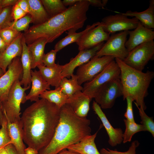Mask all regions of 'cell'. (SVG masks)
<instances>
[{
	"mask_svg": "<svg viewBox=\"0 0 154 154\" xmlns=\"http://www.w3.org/2000/svg\"><path fill=\"white\" fill-rule=\"evenodd\" d=\"M27 1L29 7V11L28 14L31 17V23H33L35 25L41 24L50 18L40 0Z\"/></svg>",
	"mask_w": 154,
	"mask_h": 154,
	"instance_id": "cell-26",
	"label": "cell"
},
{
	"mask_svg": "<svg viewBox=\"0 0 154 154\" xmlns=\"http://www.w3.org/2000/svg\"><path fill=\"white\" fill-rule=\"evenodd\" d=\"M21 33L0 54V68L5 73L12 60L17 57H21L22 52Z\"/></svg>",
	"mask_w": 154,
	"mask_h": 154,
	"instance_id": "cell-17",
	"label": "cell"
},
{
	"mask_svg": "<svg viewBox=\"0 0 154 154\" xmlns=\"http://www.w3.org/2000/svg\"><path fill=\"white\" fill-rule=\"evenodd\" d=\"M31 90L27 95V100L36 102L38 100L40 95L44 91L50 90V85L42 78L38 71L31 70Z\"/></svg>",
	"mask_w": 154,
	"mask_h": 154,
	"instance_id": "cell-20",
	"label": "cell"
},
{
	"mask_svg": "<svg viewBox=\"0 0 154 154\" xmlns=\"http://www.w3.org/2000/svg\"><path fill=\"white\" fill-rule=\"evenodd\" d=\"M7 120L11 144L19 154H25V149L26 147L24 143L21 119H16L11 121Z\"/></svg>",
	"mask_w": 154,
	"mask_h": 154,
	"instance_id": "cell-19",
	"label": "cell"
},
{
	"mask_svg": "<svg viewBox=\"0 0 154 154\" xmlns=\"http://www.w3.org/2000/svg\"><path fill=\"white\" fill-rule=\"evenodd\" d=\"M102 3L104 6H105L107 4L108 0H102Z\"/></svg>",
	"mask_w": 154,
	"mask_h": 154,
	"instance_id": "cell-51",
	"label": "cell"
},
{
	"mask_svg": "<svg viewBox=\"0 0 154 154\" xmlns=\"http://www.w3.org/2000/svg\"><path fill=\"white\" fill-rule=\"evenodd\" d=\"M5 148L9 154H19L12 144L8 145L5 147Z\"/></svg>",
	"mask_w": 154,
	"mask_h": 154,
	"instance_id": "cell-44",
	"label": "cell"
},
{
	"mask_svg": "<svg viewBox=\"0 0 154 154\" xmlns=\"http://www.w3.org/2000/svg\"><path fill=\"white\" fill-rule=\"evenodd\" d=\"M90 5L88 0H80L46 22L33 25L23 33L26 43L29 44L41 38H45L47 43H50L64 32L68 34L76 32L83 27L87 20L86 13Z\"/></svg>",
	"mask_w": 154,
	"mask_h": 154,
	"instance_id": "cell-2",
	"label": "cell"
},
{
	"mask_svg": "<svg viewBox=\"0 0 154 154\" xmlns=\"http://www.w3.org/2000/svg\"><path fill=\"white\" fill-rule=\"evenodd\" d=\"M125 129L123 134V142L125 143L130 142L133 135L138 132L145 131V129L141 124L132 122L126 119H124Z\"/></svg>",
	"mask_w": 154,
	"mask_h": 154,
	"instance_id": "cell-31",
	"label": "cell"
},
{
	"mask_svg": "<svg viewBox=\"0 0 154 154\" xmlns=\"http://www.w3.org/2000/svg\"><path fill=\"white\" fill-rule=\"evenodd\" d=\"M40 1L50 18L62 13L67 8L60 0Z\"/></svg>",
	"mask_w": 154,
	"mask_h": 154,
	"instance_id": "cell-30",
	"label": "cell"
},
{
	"mask_svg": "<svg viewBox=\"0 0 154 154\" xmlns=\"http://www.w3.org/2000/svg\"><path fill=\"white\" fill-rule=\"evenodd\" d=\"M12 6L4 7L0 13V31L9 27L13 21L11 16Z\"/></svg>",
	"mask_w": 154,
	"mask_h": 154,
	"instance_id": "cell-35",
	"label": "cell"
},
{
	"mask_svg": "<svg viewBox=\"0 0 154 154\" xmlns=\"http://www.w3.org/2000/svg\"><path fill=\"white\" fill-rule=\"evenodd\" d=\"M26 44L23 36L22 40V52L21 57L23 74L20 82L21 85L25 88L31 86L32 70L31 57Z\"/></svg>",
	"mask_w": 154,
	"mask_h": 154,
	"instance_id": "cell-23",
	"label": "cell"
},
{
	"mask_svg": "<svg viewBox=\"0 0 154 154\" xmlns=\"http://www.w3.org/2000/svg\"><path fill=\"white\" fill-rule=\"evenodd\" d=\"M0 128V149L5 147L9 144H11L7 126V120L4 115L2 123Z\"/></svg>",
	"mask_w": 154,
	"mask_h": 154,
	"instance_id": "cell-36",
	"label": "cell"
},
{
	"mask_svg": "<svg viewBox=\"0 0 154 154\" xmlns=\"http://www.w3.org/2000/svg\"><path fill=\"white\" fill-rule=\"evenodd\" d=\"M5 72L3 71L0 68V77L3 75Z\"/></svg>",
	"mask_w": 154,
	"mask_h": 154,
	"instance_id": "cell-52",
	"label": "cell"
},
{
	"mask_svg": "<svg viewBox=\"0 0 154 154\" xmlns=\"http://www.w3.org/2000/svg\"><path fill=\"white\" fill-rule=\"evenodd\" d=\"M27 14L29 11V5L27 0H18L15 4Z\"/></svg>",
	"mask_w": 154,
	"mask_h": 154,
	"instance_id": "cell-41",
	"label": "cell"
},
{
	"mask_svg": "<svg viewBox=\"0 0 154 154\" xmlns=\"http://www.w3.org/2000/svg\"><path fill=\"white\" fill-rule=\"evenodd\" d=\"M57 52L52 50L46 54H44L42 58L43 64L48 67H52L56 65L55 60Z\"/></svg>",
	"mask_w": 154,
	"mask_h": 154,
	"instance_id": "cell-38",
	"label": "cell"
},
{
	"mask_svg": "<svg viewBox=\"0 0 154 154\" xmlns=\"http://www.w3.org/2000/svg\"><path fill=\"white\" fill-rule=\"evenodd\" d=\"M1 0H0V5L1 4Z\"/></svg>",
	"mask_w": 154,
	"mask_h": 154,
	"instance_id": "cell-54",
	"label": "cell"
},
{
	"mask_svg": "<svg viewBox=\"0 0 154 154\" xmlns=\"http://www.w3.org/2000/svg\"><path fill=\"white\" fill-rule=\"evenodd\" d=\"M92 99L80 91L69 98L67 104L77 116L81 117H86L90 110V104Z\"/></svg>",
	"mask_w": 154,
	"mask_h": 154,
	"instance_id": "cell-18",
	"label": "cell"
},
{
	"mask_svg": "<svg viewBox=\"0 0 154 154\" xmlns=\"http://www.w3.org/2000/svg\"><path fill=\"white\" fill-rule=\"evenodd\" d=\"M115 58L111 56L99 57L95 55L88 62L79 66L76 74L79 84L91 80Z\"/></svg>",
	"mask_w": 154,
	"mask_h": 154,
	"instance_id": "cell-9",
	"label": "cell"
},
{
	"mask_svg": "<svg viewBox=\"0 0 154 154\" xmlns=\"http://www.w3.org/2000/svg\"><path fill=\"white\" fill-rule=\"evenodd\" d=\"M47 43L45 38H41L27 45L28 50L31 58V69L35 68L38 65H43L42 58L44 54L45 46Z\"/></svg>",
	"mask_w": 154,
	"mask_h": 154,
	"instance_id": "cell-25",
	"label": "cell"
},
{
	"mask_svg": "<svg viewBox=\"0 0 154 154\" xmlns=\"http://www.w3.org/2000/svg\"><path fill=\"white\" fill-rule=\"evenodd\" d=\"M139 22L135 17L129 18L122 13H120L105 17L101 22L104 31L110 35L118 31L134 29Z\"/></svg>",
	"mask_w": 154,
	"mask_h": 154,
	"instance_id": "cell-12",
	"label": "cell"
},
{
	"mask_svg": "<svg viewBox=\"0 0 154 154\" xmlns=\"http://www.w3.org/2000/svg\"><path fill=\"white\" fill-rule=\"evenodd\" d=\"M57 154H80L78 153L72 151L65 149L62 151Z\"/></svg>",
	"mask_w": 154,
	"mask_h": 154,
	"instance_id": "cell-49",
	"label": "cell"
},
{
	"mask_svg": "<svg viewBox=\"0 0 154 154\" xmlns=\"http://www.w3.org/2000/svg\"><path fill=\"white\" fill-rule=\"evenodd\" d=\"M92 108L104 127L109 136L108 143L112 147L120 144L123 140V132L120 128H114L111 125L100 106L94 101Z\"/></svg>",
	"mask_w": 154,
	"mask_h": 154,
	"instance_id": "cell-16",
	"label": "cell"
},
{
	"mask_svg": "<svg viewBox=\"0 0 154 154\" xmlns=\"http://www.w3.org/2000/svg\"><path fill=\"white\" fill-rule=\"evenodd\" d=\"M104 44V42H102L91 48L79 51L74 58L72 59L68 63L63 65L61 73L62 78H69L71 77L74 74V69L90 61L96 55Z\"/></svg>",
	"mask_w": 154,
	"mask_h": 154,
	"instance_id": "cell-13",
	"label": "cell"
},
{
	"mask_svg": "<svg viewBox=\"0 0 154 154\" xmlns=\"http://www.w3.org/2000/svg\"><path fill=\"white\" fill-rule=\"evenodd\" d=\"M127 103V107L126 112L124 114V117L126 119L132 122H135L133 110L132 103L133 101L132 99L129 96L125 99Z\"/></svg>",
	"mask_w": 154,
	"mask_h": 154,
	"instance_id": "cell-39",
	"label": "cell"
},
{
	"mask_svg": "<svg viewBox=\"0 0 154 154\" xmlns=\"http://www.w3.org/2000/svg\"><path fill=\"white\" fill-rule=\"evenodd\" d=\"M90 121L77 116L66 104L60 108L59 120L49 143L38 154H57L91 135Z\"/></svg>",
	"mask_w": 154,
	"mask_h": 154,
	"instance_id": "cell-3",
	"label": "cell"
},
{
	"mask_svg": "<svg viewBox=\"0 0 154 154\" xmlns=\"http://www.w3.org/2000/svg\"><path fill=\"white\" fill-rule=\"evenodd\" d=\"M100 23L98 22L91 25H87L85 29L81 32L68 34L67 36L59 40L56 44L54 50L58 52L72 43L74 42L76 43L84 34L92 28L98 25Z\"/></svg>",
	"mask_w": 154,
	"mask_h": 154,
	"instance_id": "cell-29",
	"label": "cell"
},
{
	"mask_svg": "<svg viewBox=\"0 0 154 154\" xmlns=\"http://www.w3.org/2000/svg\"><path fill=\"white\" fill-rule=\"evenodd\" d=\"M149 6L146 10L141 12L128 11L122 14L127 17L136 18L145 27L150 29L154 28V0L149 1Z\"/></svg>",
	"mask_w": 154,
	"mask_h": 154,
	"instance_id": "cell-24",
	"label": "cell"
},
{
	"mask_svg": "<svg viewBox=\"0 0 154 154\" xmlns=\"http://www.w3.org/2000/svg\"><path fill=\"white\" fill-rule=\"evenodd\" d=\"M154 55V41L151 40L136 46L129 52L123 60L128 66L142 71Z\"/></svg>",
	"mask_w": 154,
	"mask_h": 154,
	"instance_id": "cell-8",
	"label": "cell"
},
{
	"mask_svg": "<svg viewBox=\"0 0 154 154\" xmlns=\"http://www.w3.org/2000/svg\"><path fill=\"white\" fill-rule=\"evenodd\" d=\"M139 144L138 141L135 140L132 143L128 150L126 151L121 152L111 150L108 148H103L101 149L100 153L101 154H136V149Z\"/></svg>",
	"mask_w": 154,
	"mask_h": 154,
	"instance_id": "cell-37",
	"label": "cell"
},
{
	"mask_svg": "<svg viewBox=\"0 0 154 154\" xmlns=\"http://www.w3.org/2000/svg\"><path fill=\"white\" fill-rule=\"evenodd\" d=\"M27 14L16 4L12 6L11 16L14 21H16Z\"/></svg>",
	"mask_w": 154,
	"mask_h": 154,
	"instance_id": "cell-40",
	"label": "cell"
},
{
	"mask_svg": "<svg viewBox=\"0 0 154 154\" xmlns=\"http://www.w3.org/2000/svg\"><path fill=\"white\" fill-rule=\"evenodd\" d=\"M80 0H64L62 2L64 5L66 7L69 6V7L72 6L78 3Z\"/></svg>",
	"mask_w": 154,
	"mask_h": 154,
	"instance_id": "cell-45",
	"label": "cell"
},
{
	"mask_svg": "<svg viewBox=\"0 0 154 154\" xmlns=\"http://www.w3.org/2000/svg\"><path fill=\"white\" fill-rule=\"evenodd\" d=\"M25 154H38V151L35 148L29 147L25 149Z\"/></svg>",
	"mask_w": 154,
	"mask_h": 154,
	"instance_id": "cell-46",
	"label": "cell"
},
{
	"mask_svg": "<svg viewBox=\"0 0 154 154\" xmlns=\"http://www.w3.org/2000/svg\"><path fill=\"white\" fill-rule=\"evenodd\" d=\"M129 37L125 43L128 52L139 45L154 38V31L143 26L139 21L137 27L131 31H128Z\"/></svg>",
	"mask_w": 154,
	"mask_h": 154,
	"instance_id": "cell-15",
	"label": "cell"
},
{
	"mask_svg": "<svg viewBox=\"0 0 154 154\" xmlns=\"http://www.w3.org/2000/svg\"><path fill=\"white\" fill-rule=\"evenodd\" d=\"M120 72L119 67L114 60L92 80L86 82L82 91L92 99L105 84L113 79L119 78Z\"/></svg>",
	"mask_w": 154,
	"mask_h": 154,
	"instance_id": "cell-6",
	"label": "cell"
},
{
	"mask_svg": "<svg viewBox=\"0 0 154 154\" xmlns=\"http://www.w3.org/2000/svg\"><path fill=\"white\" fill-rule=\"evenodd\" d=\"M128 31L112 34L96 56L99 57L111 56L123 60L129 53L125 46Z\"/></svg>",
	"mask_w": 154,
	"mask_h": 154,
	"instance_id": "cell-7",
	"label": "cell"
},
{
	"mask_svg": "<svg viewBox=\"0 0 154 154\" xmlns=\"http://www.w3.org/2000/svg\"><path fill=\"white\" fill-rule=\"evenodd\" d=\"M60 108L41 98L28 107L21 117L24 142L38 151L50 142L60 119Z\"/></svg>",
	"mask_w": 154,
	"mask_h": 154,
	"instance_id": "cell-1",
	"label": "cell"
},
{
	"mask_svg": "<svg viewBox=\"0 0 154 154\" xmlns=\"http://www.w3.org/2000/svg\"><path fill=\"white\" fill-rule=\"evenodd\" d=\"M37 67L42 78L50 86L55 87V88L59 87L62 78L61 73L63 65L56 64L54 66L48 67L39 65Z\"/></svg>",
	"mask_w": 154,
	"mask_h": 154,
	"instance_id": "cell-21",
	"label": "cell"
},
{
	"mask_svg": "<svg viewBox=\"0 0 154 154\" xmlns=\"http://www.w3.org/2000/svg\"><path fill=\"white\" fill-rule=\"evenodd\" d=\"M20 80H18L14 83L6 99L2 102L3 114L11 121L21 119V104L27 101L25 91L31 87L23 88Z\"/></svg>",
	"mask_w": 154,
	"mask_h": 154,
	"instance_id": "cell-5",
	"label": "cell"
},
{
	"mask_svg": "<svg viewBox=\"0 0 154 154\" xmlns=\"http://www.w3.org/2000/svg\"><path fill=\"white\" fill-rule=\"evenodd\" d=\"M21 33L9 27L0 31V36L8 46Z\"/></svg>",
	"mask_w": 154,
	"mask_h": 154,
	"instance_id": "cell-34",
	"label": "cell"
},
{
	"mask_svg": "<svg viewBox=\"0 0 154 154\" xmlns=\"http://www.w3.org/2000/svg\"><path fill=\"white\" fill-rule=\"evenodd\" d=\"M7 46L0 36V54L3 52Z\"/></svg>",
	"mask_w": 154,
	"mask_h": 154,
	"instance_id": "cell-47",
	"label": "cell"
},
{
	"mask_svg": "<svg viewBox=\"0 0 154 154\" xmlns=\"http://www.w3.org/2000/svg\"><path fill=\"white\" fill-rule=\"evenodd\" d=\"M7 68V70L0 77V99L2 102L6 99L14 83L22 79L23 70L21 57L15 58Z\"/></svg>",
	"mask_w": 154,
	"mask_h": 154,
	"instance_id": "cell-11",
	"label": "cell"
},
{
	"mask_svg": "<svg viewBox=\"0 0 154 154\" xmlns=\"http://www.w3.org/2000/svg\"><path fill=\"white\" fill-rule=\"evenodd\" d=\"M71 78L64 77L61 80L59 87L62 91L70 98L76 93L82 91L83 87L79 85L76 75L73 74Z\"/></svg>",
	"mask_w": 154,
	"mask_h": 154,
	"instance_id": "cell-28",
	"label": "cell"
},
{
	"mask_svg": "<svg viewBox=\"0 0 154 154\" xmlns=\"http://www.w3.org/2000/svg\"><path fill=\"white\" fill-rule=\"evenodd\" d=\"M138 109L141 121V123L144 127L145 131L149 132L154 137V122L153 117L148 116L142 108L137 106Z\"/></svg>",
	"mask_w": 154,
	"mask_h": 154,
	"instance_id": "cell-32",
	"label": "cell"
},
{
	"mask_svg": "<svg viewBox=\"0 0 154 154\" xmlns=\"http://www.w3.org/2000/svg\"><path fill=\"white\" fill-rule=\"evenodd\" d=\"M90 5L95 7H102L104 6L103 5L102 1L100 0H88Z\"/></svg>",
	"mask_w": 154,
	"mask_h": 154,
	"instance_id": "cell-43",
	"label": "cell"
},
{
	"mask_svg": "<svg viewBox=\"0 0 154 154\" xmlns=\"http://www.w3.org/2000/svg\"><path fill=\"white\" fill-rule=\"evenodd\" d=\"M17 0H1L0 5L3 8L9 6H13L16 3Z\"/></svg>",
	"mask_w": 154,
	"mask_h": 154,
	"instance_id": "cell-42",
	"label": "cell"
},
{
	"mask_svg": "<svg viewBox=\"0 0 154 154\" xmlns=\"http://www.w3.org/2000/svg\"><path fill=\"white\" fill-rule=\"evenodd\" d=\"M110 34L104 30L101 22L90 30L76 42L79 51L90 49L107 41Z\"/></svg>",
	"mask_w": 154,
	"mask_h": 154,
	"instance_id": "cell-14",
	"label": "cell"
},
{
	"mask_svg": "<svg viewBox=\"0 0 154 154\" xmlns=\"http://www.w3.org/2000/svg\"><path fill=\"white\" fill-rule=\"evenodd\" d=\"M2 9H3L2 7L0 5V13L1 12V11Z\"/></svg>",
	"mask_w": 154,
	"mask_h": 154,
	"instance_id": "cell-53",
	"label": "cell"
},
{
	"mask_svg": "<svg viewBox=\"0 0 154 154\" xmlns=\"http://www.w3.org/2000/svg\"><path fill=\"white\" fill-rule=\"evenodd\" d=\"M4 117L2 106V102L0 99V125H1Z\"/></svg>",
	"mask_w": 154,
	"mask_h": 154,
	"instance_id": "cell-48",
	"label": "cell"
},
{
	"mask_svg": "<svg viewBox=\"0 0 154 154\" xmlns=\"http://www.w3.org/2000/svg\"><path fill=\"white\" fill-rule=\"evenodd\" d=\"M97 133L86 137L79 142L68 146L66 149L80 154H101L95 142Z\"/></svg>",
	"mask_w": 154,
	"mask_h": 154,
	"instance_id": "cell-22",
	"label": "cell"
},
{
	"mask_svg": "<svg viewBox=\"0 0 154 154\" xmlns=\"http://www.w3.org/2000/svg\"><path fill=\"white\" fill-rule=\"evenodd\" d=\"M115 60L120 69L119 79L122 85L123 99L129 96L136 106L146 109L144 100L148 95V88L154 77L153 71L145 72L137 70L127 65L118 58Z\"/></svg>",
	"mask_w": 154,
	"mask_h": 154,
	"instance_id": "cell-4",
	"label": "cell"
},
{
	"mask_svg": "<svg viewBox=\"0 0 154 154\" xmlns=\"http://www.w3.org/2000/svg\"><path fill=\"white\" fill-rule=\"evenodd\" d=\"M31 16L28 14L17 21L11 22L9 27H11L19 32L22 31L25 32L28 29L29 24L31 23Z\"/></svg>",
	"mask_w": 154,
	"mask_h": 154,
	"instance_id": "cell-33",
	"label": "cell"
},
{
	"mask_svg": "<svg viewBox=\"0 0 154 154\" xmlns=\"http://www.w3.org/2000/svg\"><path fill=\"white\" fill-rule=\"evenodd\" d=\"M0 154H9L5 147L0 149Z\"/></svg>",
	"mask_w": 154,
	"mask_h": 154,
	"instance_id": "cell-50",
	"label": "cell"
},
{
	"mask_svg": "<svg viewBox=\"0 0 154 154\" xmlns=\"http://www.w3.org/2000/svg\"><path fill=\"white\" fill-rule=\"evenodd\" d=\"M39 97L54 104L60 108L67 103L69 98L59 87L54 90H46L40 95Z\"/></svg>",
	"mask_w": 154,
	"mask_h": 154,
	"instance_id": "cell-27",
	"label": "cell"
},
{
	"mask_svg": "<svg viewBox=\"0 0 154 154\" xmlns=\"http://www.w3.org/2000/svg\"><path fill=\"white\" fill-rule=\"evenodd\" d=\"M123 90L119 78L113 79L104 85L97 92L94 98L101 108H111L116 99L122 96Z\"/></svg>",
	"mask_w": 154,
	"mask_h": 154,
	"instance_id": "cell-10",
	"label": "cell"
}]
</instances>
